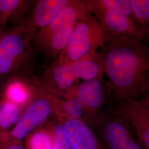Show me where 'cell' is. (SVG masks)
I'll use <instances>...</instances> for the list:
<instances>
[{
  "label": "cell",
  "instance_id": "6da1fadb",
  "mask_svg": "<svg viewBox=\"0 0 149 149\" xmlns=\"http://www.w3.org/2000/svg\"><path fill=\"white\" fill-rule=\"evenodd\" d=\"M112 101H128L149 93V47L132 38L108 40L98 51Z\"/></svg>",
  "mask_w": 149,
  "mask_h": 149
},
{
  "label": "cell",
  "instance_id": "7a4b0ae2",
  "mask_svg": "<svg viewBox=\"0 0 149 149\" xmlns=\"http://www.w3.org/2000/svg\"><path fill=\"white\" fill-rule=\"evenodd\" d=\"M85 3L110 39L128 37L149 41V29L135 19L130 0H85Z\"/></svg>",
  "mask_w": 149,
  "mask_h": 149
},
{
  "label": "cell",
  "instance_id": "3957f363",
  "mask_svg": "<svg viewBox=\"0 0 149 149\" xmlns=\"http://www.w3.org/2000/svg\"><path fill=\"white\" fill-rule=\"evenodd\" d=\"M86 11L85 1L71 0L53 21L32 36L33 48L45 58H57L69 43L76 24Z\"/></svg>",
  "mask_w": 149,
  "mask_h": 149
},
{
  "label": "cell",
  "instance_id": "277c9868",
  "mask_svg": "<svg viewBox=\"0 0 149 149\" xmlns=\"http://www.w3.org/2000/svg\"><path fill=\"white\" fill-rule=\"evenodd\" d=\"M101 56L98 51L77 61L54 63L33 82L54 96L60 97L76 84L79 79L91 80L103 74Z\"/></svg>",
  "mask_w": 149,
  "mask_h": 149
},
{
  "label": "cell",
  "instance_id": "5b68a950",
  "mask_svg": "<svg viewBox=\"0 0 149 149\" xmlns=\"http://www.w3.org/2000/svg\"><path fill=\"white\" fill-rule=\"evenodd\" d=\"M106 149H142L127 119L112 102L88 125Z\"/></svg>",
  "mask_w": 149,
  "mask_h": 149
},
{
  "label": "cell",
  "instance_id": "8992f818",
  "mask_svg": "<svg viewBox=\"0 0 149 149\" xmlns=\"http://www.w3.org/2000/svg\"><path fill=\"white\" fill-rule=\"evenodd\" d=\"M109 39L96 18L87 10L76 24L69 43L54 63H73L84 59L99 51Z\"/></svg>",
  "mask_w": 149,
  "mask_h": 149
},
{
  "label": "cell",
  "instance_id": "52a82bcc",
  "mask_svg": "<svg viewBox=\"0 0 149 149\" xmlns=\"http://www.w3.org/2000/svg\"><path fill=\"white\" fill-rule=\"evenodd\" d=\"M32 37L23 28H3L1 37L0 79L29 70L33 53Z\"/></svg>",
  "mask_w": 149,
  "mask_h": 149
},
{
  "label": "cell",
  "instance_id": "ba28073f",
  "mask_svg": "<svg viewBox=\"0 0 149 149\" xmlns=\"http://www.w3.org/2000/svg\"><path fill=\"white\" fill-rule=\"evenodd\" d=\"M35 86L32 99L23 108L14 127L11 131L1 134L3 143L10 140L21 141L41 125L55 112L53 95L37 85Z\"/></svg>",
  "mask_w": 149,
  "mask_h": 149
},
{
  "label": "cell",
  "instance_id": "9c48e42d",
  "mask_svg": "<svg viewBox=\"0 0 149 149\" xmlns=\"http://www.w3.org/2000/svg\"><path fill=\"white\" fill-rule=\"evenodd\" d=\"M71 97L77 98L83 104L86 112V123L88 125L99 112L112 102L108 84L103 74L75 84L60 98Z\"/></svg>",
  "mask_w": 149,
  "mask_h": 149
},
{
  "label": "cell",
  "instance_id": "30bf717a",
  "mask_svg": "<svg viewBox=\"0 0 149 149\" xmlns=\"http://www.w3.org/2000/svg\"><path fill=\"white\" fill-rule=\"evenodd\" d=\"M54 114L56 119L63 124L71 149H106L86 123L65 117L57 113Z\"/></svg>",
  "mask_w": 149,
  "mask_h": 149
},
{
  "label": "cell",
  "instance_id": "8fae6325",
  "mask_svg": "<svg viewBox=\"0 0 149 149\" xmlns=\"http://www.w3.org/2000/svg\"><path fill=\"white\" fill-rule=\"evenodd\" d=\"M70 2L71 0L36 1L23 29L32 37L53 21Z\"/></svg>",
  "mask_w": 149,
  "mask_h": 149
},
{
  "label": "cell",
  "instance_id": "7c38bea8",
  "mask_svg": "<svg viewBox=\"0 0 149 149\" xmlns=\"http://www.w3.org/2000/svg\"><path fill=\"white\" fill-rule=\"evenodd\" d=\"M114 103L136 134L139 144L149 149V113L136 100Z\"/></svg>",
  "mask_w": 149,
  "mask_h": 149
},
{
  "label": "cell",
  "instance_id": "4fadbf2b",
  "mask_svg": "<svg viewBox=\"0 0 149 149\" xmlns=\"http://www.w3.org/2000/svg\"><path fill=\"white\" fill-rule=\"evenodd\" d=\"M36 1L0 0V28H23Z\"/></svg>",
  "mask_w": 149,
  "mask_h": 149
},
{
  "label": "cell",
  "instance_id": "5bb4252c",
  "mask_svg": "<svg viewBox=\"0 0 149 149\" xmlns=\"http://www.w3.org/2000/svg\"><path fill=\"white\" fill-rule=\"evenodd\" d=\"M33 82L28 85L21 78L12 79L6 84L2 93V99L24 107L31 101L35 91Z\"/></svg>",
  "mask_w": 149,
  "mask_h": 149
},
{
  "label": "cell",
  "instance_id": "9a60e30c",
  "mask_svg": "<svg viewBox=\"0 0 149 149\" xmlns=\"http://www.w3.org/2000/svg\"><path fill=\"white\" fill-rule=\"evenodd\" d=\"M52 95L55 108L54 113H57L65 117L81 120L86 123L85 109L82 103L77 98H63Z\"/></svg>",
  "mask_w": 149,
  "mask_h": 149
},
{
  "label": "cell",
  "instance_id": "2e32d148",
  "mask_svg": "<svg viewBox=\"0 0 149 149\" xmlns=\"http://www.w3.org/2000/svg\"><path fill=\"white\" fill-rule=\"evenodd\" d=\"M23 107L4 99L0 100V133L8 132L15 125Z\"/></svg>",
  "mask_w": 149,
  "mask_h": 149
},
{
  "label": "cell",
  "instance_id": "e0dca14e",
  "mask_svg": "<svg viewBox=\"0 0 149 149\" xmlns=\"http://www.w3.org/2000/svg\"><path fill=\"white\" fill-rule=\"evenodd\" d=\"M53 134L52 129L40 128L28 135L26 140L27 149H53Z\"/></svg>",
  "mask_w": 149,
  "mask_h": 149
},
{
  "label": "cell",
  "instance_id": "ac0fdd59",
  "mask_svg": "<svg viewBox=\"0 0 149 149\" xmlns=\"http://www.w3.org/2000/svg\"><path fill=\"white\" fill-rule=\"evenodd\" d=\"M135 19L149 29V0H130Z\"/></svg>",
  "mask_w": 149,
  "mask_h": 149
},
{
  "label": "cell",
  "instance_id": "d6986e66",
  "mask_svg": "<svg viewBox=\"0 0 149 149\" xmlns=\"http://www.w3.org/2000/svg\"><path fill=\"white\" fill-rule=\"evenodd\" d=\"M52 130L54 138L53 149H71L67 134L61 123L58 120Z\"/></svg>",
  "mask_w": 149,
  "mask_h": 149
},
{
  "label": "cell",
  "instance_id": "ffe728a7",
  "mask_svg": "<svg viewBox=\"0 0 149 149\" xmlns=\"http://www.w3.org/2000/svg\"><path fill=\"white\" fill-rule=\"evenodd\" d=\"M0 149H26L21 141L10 140L3 143L0 146Z\"/></svg>",
  "mask_w": 149,
  "mask_h": 149
},
{
  "label": "cell",
  "instance_id": "44dd1931",
  "mask_svg": "<svg viewBox=\"0 0 149 149\" xmlns=\"http://www.w3.org/2000/svg\"><path fill=\"white\" fill-rule=\"evenodd\" d=\"M138 101L143 104L149 105V93L141 97L140 99L138 100Z\"/></svg>",
  "mask_w": 149,
  "mask_h": 149
},
{
  "label": "cell",
  "instance_id": "7402d4cb",
  "mask_svg": "<svg viewBox=\"0 0 149 149\" xmlns=\"http://www.w3.org/2000/svg\"><path fill=\"white\" fill-rule=\"evenodd\" d=\"M142 104V106L144 107V109L146 110V111L149 113V105H145V104Z\"/></svg>",
  "mask_w": 149,
  "mask_h": 149
},
{
  "label": "cell",
  "instance_id": "603a6c76",
  "mask_svg": "<svg viewBox=\"0 0 149 149\" xmlns=\"http://www.w3.org/2000/svg\"><path fill=\"white\" fill-rule=\"evenodd\" d=\"M2 29H3V28H0V48H1V34H2Z\"/></svg>",
  "mask_w": 149,
  "mask_h": 149
},
{
  "label": "cell",
  "instance_id": "cb8c5ba5",
  "mask_svg": "<svg viewBox=\"0 0 149 149\" xmlns=\"http://www.w3.org/2000/svg\"><path fill=\"white\" fill-rule=\"evenodd\" d=\"M2 144V138H1V134H0V146H1Z\"/></svg>",
  "mask_w": 149,
  "mask_h": 149
}]
</instances>
